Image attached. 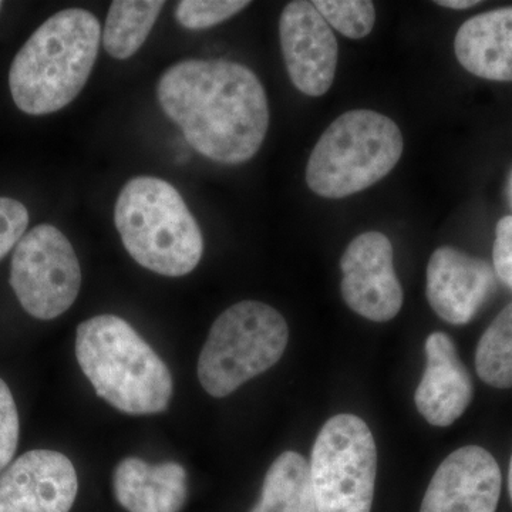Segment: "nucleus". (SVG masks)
Wrapping results in <instances>:
<instances>
[{
    "label": "nucleus",
    "instance_id": "obj_4",
    "mask_svg": "<svg viewBox=\"0 0 512 512\" xmlns=\"http://www.w3.org/2000/svg\"><path fill=\"white\" fill-rule=\"evenodd\" d=\"M114 222L138 265L178 278L200 264L204 239L180 192L156 177H136L121 190Z\"/></svg>",
    "mask_w": 512,
    "mask_h": 512
},
{
    "label": "nucleus",
    "instance_id": "obj_10",
    "mask_svg": "<svg viewBox=\"0 0 512 512\" xmlns=\"http://www.w3.org/2000/svg\"><path fill=\"white\" fill-rule=\"evenodd\" d=\"M279 36L293 86L306 96L328 93L338 67V40L313 3H288L279 20Z\"/></svg>",
    "mask_w": 512,
    "mask_h": 512
},
{
    "label": "nucleus",
    "instance_id": "obj_27",
    "mask_svg": "<svg viewBox=\"0 0 512 512\" xmlns=\"http://www.w3.org/2000/svg\"><path fill=\"white\" fill-rule=\"evenodd\" d=\"M508 491H510V498L512 503V456L510 463V473H508Z\"/></svg>",
    "mask_w": 512,
    "mask_h": 512
},
{
    "label": "nucleus",
    "instance_id": "obj_17",
    "mask_svg": "<svg viewBox=\"0 0 512 512\" xmlns=\"http://www.w3.org/2000/svg\"><path fill=\"white\" fill-rule=\"evenodd\" d=\"M251 512H318L305 457L285 451L266 473L261 498Z\"/></svg>",
    "mask_w": 512,
    "mask_h": 512
},
{
    "label": "nucleus",
    "instance_id": "obj_8",
    "mask_svg": "<svg viewBox=\"0 0 512 512\" xmlns=\"http://www.w3.org/2000/svg\"><path fill=\"white\" fill-rule=\"evenodd\" d=\"M10 286L33 318L52 320L72 308L82 286V269L60 229L40 224L23 235L13 252Z\"/></svg>",
    "mask_w": 512,
    "mask_h": 512
},
{
    "label": "nucleus",
    "instance_id": "obj_1",
    "mask_svg": "<svg viewBox=\"0 0 512 512\" xmlns=\"http://www.w3.org/2000/svg\"><path fill=\"white\" fill-rule=\"evenodd\" d=\"M157 97L187 143L212 161L245 163L264 144L268 97L244 64L222 59L175 63L158 80Z\"/></svg>",
    "mask_w": 512,
    "mask_h": 512
},
{
    "label": "nucleus",
    "instance_id": "obj_23",
    "mask_svg": "<svg viewBox=\"0 0 512 512\" xmlns=\"http://www.w3.org/2000/svg\"><path fill=\"white\" fill-rule=\"evenodd\" d=\"M29 225V211L22 202L0 197V261L18 245Z\"/></svg>",
    "mask_w": 512,
    "mask_h": 512
},
{
    "label": "nucleus",
    "instance_id": "obj_15",
    "mask_svg": "<svg viewBox=\"0 0 512 512\" xmlns=\"http://www.w3.org/2000/svg\"><path fill=\"white\" fill-rule=\"evenodd\" d=\"M454 52L461 66L474 76L512 82V6L464 22L454 40Z\"/></svg>",
    "mask_w": 512,
    "mask_h": 512
},
{
    "label": "nucleus",
    "instance_id": "obj_26",
    "mask_svg": "<svg viewBox=\"0 0 512 512\" xmlns=\"http://www.w3.org/2000/svg\"><path fill=\"white\" fill-rule=\"evenodd\" d=\"M507 195H508V201H510V205L512 208V171L510 174V178H508Z\"/></svg>",
    "mask_w": 512,
    "mask_h": 512
},
{
    "label": "nucleus",
    "instance_id": "obj_7",
    "mask_svg": "<svg viewBox=\"0 0 512 512\" xmlns=\"http://www.w3.org/2000/svg\"><path fill=\"white\" fill-rule=\"evenodd\" d=\"M311 480L318 512H370L377 473L375 439L355 414L326 421L313 444Z\"/></svg>",
    "mask_w": 512,
    "mask_h": 512
},
{
    "label": "nucleus",
    "instance_id": "obj_11",
    "mask_svg": "<svg viewBox=\"0 0 512 512\" xmlns=\"http://www.w3.org/2000/svg\"><path fill=\"white\" fill-rule=\"evenodd\" d=\"M77 491L69 458L59 451H28L0 474V512H69Z\"/></svg>",
    "mask_w": 512,
    "mask_h": 512
},
{
    "label": "nucleus",
    "instance_id": "obj_21",
    "mask_svg": "<svg viewBox=\"0 0 512 512\" xmlns=\"http://www.w3.org/2000/svg\"><path fill=\"white\" fill-rule=\"evenodd\" d=\"M247 6V0H183L175 9V18L185 29H210L231 19Z\"/></svg>",
    "mask_w": 512,
    "mask_h": 512
},
{
    "label": "nucleus",
    "instance_id": "obj_3",
    "mask_svg": "<svg viewBox=\"0 0 512 512\" xmlns=\"http://www.w3.org/2000/svg\"><path fill=\"white\" fill-rule=\"evenodd\" d=\"M76 357L97 396L127 414H157L170 406L173 376L126 320L99 315L76 330Z\"/></svg>",
    "mask_w": 512,
    "mask_h": 512
},
{
    "label": "nucleus",
    "instance_id": "obj_18",
    "mask_svg": "<svg viewBox=\"0 0 512 512\" xmlns=\"http://www.w3.org/2000/svg\"><path fill=\"white\" fill-rule=\"evenodd\" d=\"M164 6L165 2L158 0H116L111 3L103 30L106 52L117 60L136 55Z\"/></svg>",
    "mask_w": 512,
    "mask_h": 512
},
{
    "label": "nucleus",
    "instance_id": "obj_20",
    "mask_svg": "<svg viewBox=\"0 0 512 512\" xmlns=\"http://www.w3.org/2000/svg\"><path fill=\"white\" fill-rule=\"evenodd\" d=\"M312 3L330 28L339 30L349 39H363L375 26L376 10L370 0H315Z\"/></svg>",
    "mask_w": 512,
    "mask_h": 512
},
{
    "label": "nucleus",
    "instance_id": "obj_28",
    "mask_svg": "<svg viewBox=\"0 0 512 512\" xmlns=\"http://www.w3.org/2000/svg\"><path fill=\"white\" fill-rule=\"evenodd\" d=\"M0 8H2V2H0Z\"/></svg>",
    "mask_w": 512,
    "mask_h": 512
},
{
    "label": "nucleus",
    "instance_id": "obj_16",
    "mask_svg": "<svg viewBox=\"0 0 512 512\" xmlns=\"http://www.w3.org/2000/svg\"><path fill=\"white\" fill-rule=\"evenodd\" d=\"M113 490L128 512H180L187 500V473L177 463L151 466L128 457L114 470Z\"/></svg>",
    "mask_w": 512,
    "mask_h": 512
},
{
    "label": "nucleus",
    "instance_id": "obj_24",
    "mask_svg": "<svg viewBox=\"0 0 512 512\" xmlns=\"http://www.w3.org/2000/svg\"><path fill=\"white\" fill-rule=\"evenodd\" d=\"M493 264L495 276L512 291V215L501 218L495 228Z\"/></svg>",
    "mask_w": 512,
    "mask_h": 512
},
{
    "label": "nucleus",
    "instance_id": "obj_25",
    "mask_svg": "<svg viewBox=\"0 0 512 512\" xmlns=\"http://www.w3.org/2000/svg\"><path fill=\"white\" fill-rule=\"evenodd\" d=\"M436 3L443 6V8L463 10L473 8L480 2H477V0H440Z\"/></svg>",
    "mask_w": 512,
    "mask_h": 512
},
{
    "label": "nucleus",
    "instance_id": "obj_2",
    "mask_svg": "<svg viewBox=\"0 0 512 512\" xmlns=\"http://www.w3.org/2000/svg\"><path fill=\"white\" fill-rule=\"evenodd\" d=\"M101 26L89 10L64 9L46 20L19 50L9 70L16 107L45 116L72 103L99 55Z\"/></svg>",
    "mask_w": 512,
    "mask_h": 512
},
{
    "label": "nucleus",
    "instance_id": "obj_22",
    "mask_svg": "<svg viewBox=\"0 0 512 512\" xmlns=\"http://www.w3.org/2000/svg\"><path fill=\"white\" fill-rule=\"evenodd\" d=\"M18 407L5 380L0 379V473L6 470L19 446Z\"/></svg>",
    "mask_w": 512,
    "mask_h": 512
},
{
    "label": "nucleus",
    "instance_id": "obj_19",
    "mask_svg": "<svg viewBox=\"0 0 512 512\" xmlns=\"http://www.w3.org/2000/svg\"><path fill=\"white\" fill-rule=\"evenodd\" d=\"M476 369L484 383L495 389H511L512 302L498 313L478 340Z\"/></svg>",
    "mask_w": 512,
    "mask_h": 512
},
{
    "label": "nucleus",
    "instance_id": "obj_9",
    "mask_svg": "<svg viewBox=\"0 0 512 512\" xmlns=\"http://www.w3.org/2000/svg\"><path fill=\"white\" fill-rule=\"evenodd\" d=\"M393 247L382 232H365L340 259L346 305L372 322H389L403 306V288L393 265Z\"/></svg>",
    "mask_w": 512,
    "mask_h": 512
},
{
    "label": "nucleus",
    "instance_id": "obj_5",
    "mask_svg": "<svg viewBox=\"0 0 512 512\" xmlns=\"http://www.w3.org/2000/svg\"><path fill=\"white\" fill-rule=\"evenodd\" d=\"M403 136L389 117L350 110L319 138L306 165V183L330 200L349 197L383 180L403 154Z\"/></svg>",
    "mask_w": 512,
    "mask_h": 512
},
{
    "label": "nucleus",
    "instance_id": "obj_14",
    "mask_svg": "<svg viewBox=\"0 0 512 512\" xmlns=\"http://www.w3.org/2000/svg\"><path fill=\"white\" fill-rule=\"evenodd\" d=\"M424 352L426 370L414 393V403L431 426H451L473 400V380L458 356L453 339L446 333H431Z\"/></svg>",
    "mask_w": 512,
    "mask_h": 512
},
{
    "label": "nucleus",
    "instance_id": "obj_6",
    "mask_svg": "<svg viewBox=\"0 0 512 512\" xmlns=\"http://www.w3.org/2000/svg\"><path fill=\"white\" fill-rule=\"evenodd\" d=\"M288 339V323L272 306L235 303L215 320L201 350L197 369L201 386L217 399L229 396L275 366Z\"/></svg>",
    "mask_w": 512,
    "mask_h": 512
},
{
    "label": "nucleus",
    "instance_id": "obj_12",
    "mask_svg": "<svg viewBox=\"0 0 512 512\" xmlns=\"http://www.w3.org/2000/svg\"><path fill=\"white\" fill-rule=\"evenodd\" d=\"M501 485L500 466L485 448L461 447L437 468L420 512H495Z\"/></svg>",
    "mask_w": 512,
    "mask_h": 512
},
{
    "label": "nucleus",
    "instance_id": "obj_13",
    "mask_svg": "<svg viewBox=\"0 0 512 512\" xmlns=\"http://www.w3.org/2000/svg\"><path fill=\"white\" fill-rule=\"evenodd\" d=\"M494 268L484 259L456 248L441 247L427 265V299L433 311L451 325H467L493 295Z\"/></svg>",
    "mask_w": 512,
    "mask_h": 512
}]
</instances>
